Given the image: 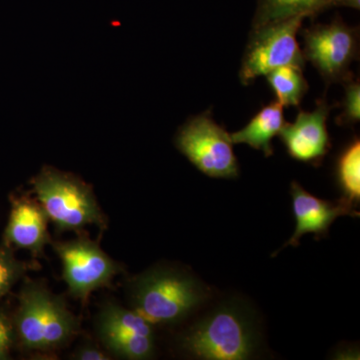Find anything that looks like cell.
<instances>
[{
    "label": "cell",
    "instance_id": "5",
    "mask_svg": "<svg viewBox=\"0 0 360 360\" xmlns=\"http://www.w3.org/2000/svg\"><path fill=\"white\" fill-rule=\"evenodd\" d=\"M307 16L298 15L251 28L239 79L243 85L252 84L281 66L304 68L305 59L296 35Z\"/></svg>",
    "mask_w": 360,
    "mask_h": 360
},
{
    "label": "cell",
    "instance_id": "17",
    "mask_svg": "<svg viewBox=\"0 0 360 360\" xmlns=\"http://www.w3.org/2000/svg\"><path fill=\"white\" fill-rule=\"evenodd\" d=\"M34 265L18 259L11 246L0 245V300L9 292L14 285L25 276Z\"/></svg>",
    "mask_w": 360,
    "mask_h": 360
},
{
    "label": "cell",
    "instance_id": "6",
    "mask_svg": "<svg viewBox=\"0 0 360 360\" xmlns=\"http://www.w3.org/2000/svg\"><path fill=\"white\" fill-rule=\"evenodd\" d=\"M175 146L207 176L224 179L238 176V161L231 134L213 120L210 111L189 118L177 132Z\"/></svg>",
    "mask_w": 360,
    "mask_h": 360
},
{
    "label": "cell",
    "instance_id": "20",
    "mask_svg": "<svg viewBox=\"0 0 360 360\" xmlns=\"http://www.w3.org/2000/svg\"><path fill=\"white\" fill-rule=\"evenodd\" d=\"M72 359L77 360H108L111 359V357L101 348L89 345L78 348L77 352L73 354Z\"/></svg>",
    "mask_w": 360,
    "mask_h": 360
},
{
    "label": "cell",
    "instance_id": "7",
    "mask_svg": "<svg viewBox=\"0 0 360 360\" xmlns=\"http://www.w3.org/2000/svg\"><path fill=\"white\" fill-rule=\"evenodd\" d=\"M303 58L314 65L326 84H345L354 77L350 66L359 52V30L341 18L303 30Z\"/></svg>",
    "mask_w": 360,
    "mask_h": 360
},
{
    "label": "cell",
    "instance_id": "1",
    "mask_svg": "<svg viewBox=\"0 0 360 360\" xmlns=\"http://www.w3.org/2000/svg\"><path fill=\"white\" fill-rule=\"evenodd\" d=\"M11 317L16 342L28 352H54L68 345L77 333V319L65 300L37 281L23 284L18 309Z\"/></svg>",
    "mask_w": 360,
    "mask_h": 360
},
{
    "label": "cell",
    "instance_id": "18",
    "mask_svg": "<svg viewBox=\"0 0 360 360\" xmlns=\"http://www.w3.org/2000/svg\"><path fill=\"white\" fill-rule=\"evenodd\" d=\"M345 97L341 103L340 115L336 118V123L342 127H352L359 122L360 118V84L355 77L345 84Z\"/></svg>",
    "mask_w": 360,
    "mask_h": 360
},
{
    "label": "cell",
    "instance_id": "8",
    "mask_svg": "<svg viewBox=\"0 0 360 360\" xmlns=\"http://www.w3.org/2000/svg\"><path fill=\"white\" fill-rule=\"evenodd\" d=\"M52 245L63 262V278L70 295L84 302L92 291L108 285L122 271V265L89 238L58 241Z\"/></svg>",
    "mask_w": 360,
    "mask_h": 360
},
{
    "label": "cell",
    "instance_id": "13",
    "mask_svg": "<svg viewBox=\"0 0 360 360\" xmlns=\"http://www.w3.org/2000/svg\"><path fill=\"white\" fill-rule=\"evenodd\" d=\"M283 106L277 101L266 104L243 129L231 134L233 144L245 143L262 150L266 158L274 155L272 139L281 134L285 125Z\"/></svg>",
    "mask_w": 360,
    "mask_h": 360
},
{
    "label": "cell",
    "instance_id": "2",
    "mask_svg": "<svg viewBox=\"0 0 360 360\" xmlns=\"http://www.w3.org/2000/svg\"><path fill=\"white\" fill-rule=\"evenodd\" d=\"M130 296L135 311L150 323H174L207 300L205 286L179 270H149L132 281Z\"/></svg>",
    "mask_w": 360,
    "mask_h": 360
},
{
    "label": "cell",
    "instance_id": "16",
    "mask_svg": "<svg viewBox=\"0 0 360 360\" xmlns=\"http://www.w3.org/2000/svg\"><path fill=\"white\" fill-rule=\"evenodd\" d=\"M336 179L342 198L354 206L360 200V141L355 137L341 151L336 163Z\"/></svg>",
    "mask_w": 360,
    "mask_h": 360
},
{
    "label": "cell",
    "instance_id": "9",
    "mask_svg": "<svg viewBox=\"0 0 360 360\" xmlns=\"http://www.w3.org/2000/svg\"><path fill=\"white\" fill-rule=\"evenodd\" d=\"M96 328L99 340L111 354L129 360L153 356V323L134 309L106 303L97 315Z\"/></svg>",
    "mask_w": 360,
    "mask_h": 360
},
{
    "label": "cell",
    "instance_id": "3",
    "mask_svg": "<svg viewBox=\"0 0 360 360\" xmlns=\"http://www.w3.org/2000/svg\"><path fill=\"white\" fill-rule=\"evenodd\" d=\"M32 184L37 201L56 231L78 232L89 225L101 229L108 226L91 187L75 175L45 167L33 177Z\"/></svg>",
    "mask_w": 360,
    "mask_h": 360
},
{
    "label": "cell",
    "instance_id": "10",
    "mask_svg": "<svg viewBox=\"0 0 360 360\" xmlns=\"http://www.w3.org/2000/svg\"><path fill=\"white\" fill-rule=\"evenodd\" d=\"M312 111H298L295 122H286L279 136L291 158L309 165H321L330 149L328 118L331 111L326 98Z\"/></svg>",
    "mask_w": 360,
    "mask_h": 360
},
{
    "label": "cell",
    "instance_id": "12",
    "mask_svg": "<svg viewBox=\"0 0 360 360\" xmlns=\"http://www.w3.org/2000/svg\"><path fill=\"white\" fill-rule=\"evenodd\" d=\"M49 220L37 200L25 195L11 198V215L2 243L13 250H27L33 255L42 257L45 246L51 243L47 231Z\"/></svg>",
    "mask_w": 360,
    "mask_h": 360
},
{
    "label": "cell",
    "instance_id": "4",
    "mask_svg": "<svg viewBox=\"0 0 360 360\" xmlns=\"http://www.w3.org/2000/svg\"><path fill=\"white\" fill-rule=\"evenodd\" d=\"M257 340L250 322L236 307L214 310L189 329L181 347L191 356L208 360L250 359Z\"/></svg>",
    "mask_w": 360,
    "mask_h": 360
},
{
    "label": "cell",
    "instance_id": "11",
    "mask_svg": "<svg viewBox=\"0 0 360 360\" xmlns=\"http://www.w3.org/2000/svg\"><path fill=\"white\" fill-rule=\"evenodd\" d=\"M292 210L296 219V229L286 246H297L304 234L314 233L315 238H326L329 227L338 217L343 215L359 217V212L347 201L338 202L321 200L302 188L296 181L291 182Z\"/></svg>",
    "mask_w": 360,
    "mask_h": 360
},
{
    "label": "cell",
    "instance_id": "14",
    "mask_svg": "<svg viewBox=\"0 0 360 360\" xmlns=\"http://www.w3.org/2000/svg\"><path fill=\"white\" fill-rule=\"evenodd\" d=\"M340 4V0H257L251 28L298 15L310 18Z\"/></svg>",
    "mask_w": 360,
    "mask_h": 360
},
{
    "label": "cell",
    "instance_id": "19",
    "mask_svg": "<svg viewBox=\"0 0 360 360\" xmlns=\"http://www.w3.org/2000/svg\"><path fill=\"white\" fill-rule=\"evenodd\" d=\"M16 343L13 317L0 309V360L11 359V352Z\"/></svg>",
    "mask_w": 360,
    "mask_h": 360
},
{
    "label": "cell",
    "instance_id": "15",
    "mask_svg": "<svg viewBox=\"0 0 360 360\" xmlns=\"http://www.w3.org/2000/svg\"><path fill=\"white\" fill-rule=\"evenodd\" d=\"M302 68L296 65L281 66L265 75L276 101L281 105L298 108L309 90V84L303 75Z\"/></svg>",
    "mask_w": 360,
    "mask_h": 360
}]
</instances>
